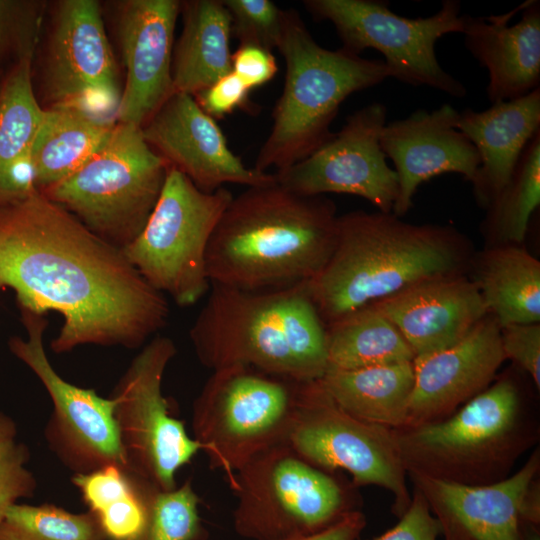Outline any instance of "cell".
<instances>
[{
    "mask_svg": "<svg viewBox=\"0 0 540 540\" xmlns=\"http://www.w3.org/2000/svg\"><path fill=\"white\" fill-rule=\"evenodd\" d=\"M19 308L63 321L56 354L84 345L135 349L161 330L169 305L122 249L90 231L40 190L0 207V290Z\"/></svg>",
    "mask_w": 540,
    "mask_h": 540,
    "instance_id": "1",
    "label": "cell"
},
{
    "mask_svg": "<svg viewBox=\"0 0 540 540\" xmlns=\"http://www.w3.org/2000/svg\"><path fill=\"white\" fill-rule=\"evenodd\" d=\"M337 217L324 195H301L277 182L247 187L233 196L210 238V283L245 291L308 283L332 253Z\"/></svg>",
    "mask_w": 540,
    "mask_h": 540,
    "instance_id": "2",
    "label": "cell"
},
{
    "mask_svg": "<svg viewBox=\"0 0 540 540\" xmlns=\"http://www.w3.org/2000/svg\"><path fill=\"white\" fill-rule=\"evenodd\" d=\"M449 226L411 224L393 213L357 210L337 217L332 253L306 286L328 325L421 282L466 274L473 253Z\"/></svg>",
    "mask_w": 540,
    "mask_h": 540,
    "instance_id": "3",
    "label": "cell"
},
{
    "mask_svg": "<svg viewBox=\"0 0 540 540\" xmlns=\"http://www.w3.org/2000/svg\"><path fill=\"white\" fill-rule=\"evenodd\" d=\"M307 283L272 291L211 284L189 337L212 371L247 366L300 382L328 368L327 331Z\"/></svg>",
    "mask_w": 540,
    "mask_h": 540,
    "instance_id": "4",
    "label": "cell"
},
{
    "mask_svg": "<svg viewBox=\"0 0 540 540\" xmlns=\"http://www.w3.org/2000/svg\"><path fill=\"white\" fill-rule=\"evenodd\" d=\"M539 415L535 396L510 368L449 417L392 431L407 475L481 486L509 477L536 447Z\"/></svg>",
    "mask_w": 540,
    "mask_h": 540,
    "instance_id": "5",
    "label": "cell"
},
{
    "mask_svg": "<svg viewBox=\"0 0 540 540\" xmlns=\"http://www.w3.org/2000/svg\"><path fill=\"white\" fill-rule=\"evenodd\" d=\"M277 49L285 60V81L255 161L260 172L308 157L333 136L330 126L348 96L391 77L383 60L320 46L294 9L285 10Z\"/></svg>",
    "mask_w": 540,
    "mask_h": 540,
    "instance_id": "6",
    "label": "cell"
},
{
    "mask_svg": "<svg viewBox=\"0 0 540 540\" xmlns=\"http://www.w3.org/2000/svg\"><path fill=\"white\" fill-rule=\"evenodd\" d=\"M237 498L234 529L250 540H299L360 510L358 488L288 442L269 448L227 479Z\"/></svg>",
    "mask_w": 540,
    "mask_h": 540,
    "instance_id": "7",
    "label": "cell"
},
{
    "mask_svg": "<svg viewBox=\"0 0 540 540\" xmlns=\"http://www.w3.org/2000/svg\"><path fill=\"white\" fill-rule=\"evenodd\" d=\"M169 164L142 128L116 122L101 148L67 178L41 192L94 234L122 249L143 230Z\"/></svg>",
    "mask_w": 540,
    "mask_h": 540,
    "instance_id": "8",
    "label": "cell"
},
{
    "mask_svg": "<svg viewBox=\"0 0 540 540\" xmlns=\"http://www.w3.org/2000/svg\"><path fill=\"white\" fill-rule=\"evenodd\" d=\"M305 382L247 366L213 371L192 408L193 438L226 479L259 453L287 443Z\"/></svg>",
    "mask_w": 540,
    "mask_h": 540,
    "instance_id": "9",
    "label": "cell"
},
{
    "mask_svg": "<svg viewBox=\"0 0 540 540\" xmlns=\"http://www.w3.org/2000/svg\"><path fill=\"white\" fill-rule=\"evenodd\" d=\"M232 193L221 187L208 193L169 166L147 223L122 251L140 275L181 307L200 301L210 290L206 253L212 233Z\"/></svg>",
    "mask_w": 540,
    "mask_h": 540,
    "instance_id": "10",
    "label": "cell"
},
{
    "mask_svg": "<svg viewBox=\"0 0 540 540\" xmlns=\"http://www.w3.org/2000/svg\"><path fill=\"white\" fill-rule=\"evenodd\" d=\"M317 21L333 24L341 48L355 55L372 48L384 56L391 77L414 87L428 86L450 96H466L465 85L445 71L436 42L449 33H463L465 14L458 0H444L432 16L406 18L383 0H305Z\"/></svg>",
    "mask_w": 540,
    "mask_h": 540,
    "instance_id": "11",
    "label": "cell"
},
{
    "mask_svg": "<svg viewBox=\"0 0 540 540\" xmlns=\"http://www.w3.org/2000/svg\"><path fill=\"white\" fill-rule=\"evenodd\" d=\"M174 341L151 339L132 359L111 395L120 445L129 472L162 490L177 487L176 473L201 451L162 393Z\"/></svg>",
    "mask_w": 540,
    "mask_h": 540,
    "instance_id": "12",
    "label": "cell"
},
{
    "mask_svg": "<svg viewBox=\"0 0 540 540\" xmlns=\"http://www.w3.org/2000/svg\"><path fill=\"white\" fill-rule=\"evenodd\" d=\"M288 444L322 469L347 472L357 488L375 485L389 491L397 517L407 510L412 494L392 429L346 413L319 380L303 385Z\"/></svg>",
    "mask_w": 540,
    "mask_h": 540,
    "instance_id": "13",
    "label": "cell"
},
{
    "mask_svg": "<svg viewBox=\"0 0 540 540\" xmlns=\"http://www.w3.org/2000/svg\"><path fill=\"white\" fill-rule=\"evenodd\" d=\"M19 309L26 337L13 336L8 346L39 379L52 402L53 409L44 428L49 449L73 474L92 472L107 465L127 470L113 400L62 378L44 347L46 315Z\"/></svg>",
    "mask_w": 540,
    "mask_h": 540,
    "instance_id": "14",
    "label": "cell"
},
{
    "mask_svg": "<svg viewBox=\"0 0 540 540\" xmlns=\"http://www.w3.org/2000/svg\"><path fill=\"white\" fill-rule=\"evenodd\" d=\"M386 119L387 108L382 103L374 102L358 109L308 157L273 173L276 182L306 196L327 193L358 196L378 211L392 213L398 196V178L380 145Z\"/></svg>",
    "mask_w": 540,
    "mask_h": 540,
    "instance_id": "15",
    "label": "cell"
},
{
    "mask_svg": "<svg viewBox=\"0 0 540 540\" xmlns=\"http://www.w3.org/2000/svg\"><path fill=\"white\" fill-rule=\"evenodd\" d=\"M53 106L70 107L107 122L116 118L122 92L98 2L59 4L47 61Z\"/></svg>",
    "mask_w": 540,
    "mask_h": 540,
    "instance_id": "16",
    "label": "cell"
},
{
    "mask_svg": "<svg viewBox=\"0 0 540 540\" xmlns=\"http://www.w3.org/2000/svg\"><path fill=\"white\" fill-rule=\"evenodd\" d=\"M142 132L158 155L204 192H214L226 183L255 187L276 182L274 174L245 166L229 148L215 119L191 95L173 93Z\"/></svg>",
    "mask_w": 540,
    "mask_h": 540,
    "instance_id": "17",
    "label": "cell"
},
{
    "mask_svg": "<svg viewBox=\"0 0 540 540\" xmlns=\"http://www.w3.org/2000/svg\"><path fill=\"white\" fill-rule=\"evenodd\" d=\"M500 329L487 314L456 344L414 358V385L404 426L443 420L493 383L506 360Z\"/></svg>",
    "mask_w": 540,
    "mask_h": 540,
    "instance_id": "18",
    "label": "cell"
},
{
    "mask_svg": "<svg viewBox=\"0 0 540 540\" xmlns=\"http://www.w3.org/2000/svg\"><path fill=\"white\" fill-rule=\"evenodd\" d=\"M459 112L446 103L428 112L418 109L404 119L386 123L380 145L392 160L398 178V196L392 213L407 214L418 187L431 178L458 173L473 184L480 156L458 128Z\"/></svg>",
    "mask_w": 540,
    "mask_h": 540,
    "instance_id": "19",
    "label": "cell"
},
{
    "mask_svg": "<svg viewBox=\"0 0 540 540\" xmlns=\"http://www.w3.org/2000/svg\"><path fill=\"white\" fill-rule=\"evenodd\" d=\"M180 11L177 0H128L120 4L126 82L117 122L142 128L173 94V40Z\"/></svg>",
    "mask_w": 540,
    "mask_h": 540,
    "instance_id": "20",
    "label": "cell"
},
{
    "mask_svg": "<svg viewBox=\"0 0 540 540\" xmlns=\"http://www.w3.org/2000/svg\"><path fill=\"white\" fill-rule=\"evenodd\" d=\"M539 472L537 446L517 472L489 485H462L416 474L407 477L440 522L445 540H523V501Z\"/></svg>",
    "mask_w": 540,
    "mask_h": 540,
    "instance_id": "21",
    "label": "cell"
},
{
    "mask_svg": "<svg viewBox=\"0 0 540 540\" xmlns=\"http://www.w3.org/2000/svg\"><path fill=\"white\" fill-rule=\"evenodd\" d=\"M372 305L399 330L415 357L456 344L488 314L466 274L427 280Z\"/></svg>",
    "mask_w": 540,
    "mask_h": 540,
    "instance_id": "22",
    "label": "cell"
},
{
    "mask_svg": "<svg viewBox=\"0 0 540 540\" xmlns=\"http://www.w3.org/2000/svg\"><path fill=\"white\" fill-rule=\"evenodd\" d=\"M464 44L488 71L492 104L520 98L540 87V2L527 0L488 17L465 14Z\"/></svg>",
    "mask_w": 540,
    "mask_h": 540,
    "instance_id": "23",
    "label": "cell"
},
{
    "mask_svg": "<svg viewBox=\"0 0 540 540\" xmlns=\"http://www.w3.org/2000/svg\"><path fill=\"white\" fill-rule=\"evenodd\" d=\"M457 128L473 143L480 167L473 185L478 204L487 208L509 182L519 158L540 131V87L477 112H459Z\"/></svg>",
    "mask_w": 540,
    "mask_h": 540,
    "instance_id": "24",
    "label": "cell"
},
{
    "mask_svg": "<svg viewBox=\"0 0 540 540\" xmlns=\"http://www.w3.org/2000/svg\"><path fill=\"white\" fill-rule=\"evenodd\" d=\"M183 31L173 49V93L195 96L232 71V18L222 0L181 2Z\"/></svg>",
    "mask_w": 540,
    "mask_h": 540,
    "instance_id": "25",
    "label": "cell"
},
{
    "mask_svg": "<svg viewBox=\"0 0 540 540\" xmlns=\"http://www.w3.org/2000/svg\"><path fill=\"white\" fill-rule=\"evenodd\" d=\"M469 270L488 314L500 327L540 322V262L520 245L496 244Z\"/></svg>",
    "mask_w": 540,
    "mask_h": 540,
    "instance_id": "26",
    "label": "cell"
},
{
    "mask_svg": "<svg viewBox=\"0 0 540 540\" xmlns=\"http://www.w3.org/2000/svg\"><path fill=\"white\" fill-rule=\"evenodd\" d=\"M319 381L349 415L389 429L405 425L414 385L413 361L353 370L327 369Z\"/></svg>",
    "mask_w": 540,
    "mask_h": 540,
    "instance_id": "27",
    "label": "cell"
},
{
    "mask_svg": "<svg viewBox=\"0 0 540 540\" xmlns=\"http://www.w3.org/2000/svg\"><path fill=\"white\" fill-rule=\"evenodd\" d=\"M116 122H107L75 108L45 109L31 148L40 191L74 173L110 136Z\"/></svg>",
    "mask_w": 540,
    "mask_h": 540,
    "instance_id": "28",
    "label": "cell"
},
{
    "mask_svg": "<svg viewBox=\"0 0 540 540\" xmlns=\"http://www.w3.org/2000/svg\"><path fill=\"white\" fill-rule=\"evenodd\" d=\"M326 331L327 369L353 370L415 358L399 330L372 304L326 325Z\"/></svg>",
    "mask_w": 540,
    "mask_h": 540,
    "instance_id": "29",
    "label": "cell"
},
{
    "mask_svg": "<svg viewBox=\"0 0 540 540\" xmlns=\"http://www.w3.org/2000/svg\"><path fill=\"white\" fill-rule=\"evenodd\" d=\"M71 482L98 520L106 540H132L140 532L145 506L140 478L128 470L107 465L73 474Z\"/></svg>",
    "mask_w": 540,
    "mask_h": 540,
    "instance_id": "30",
    "label": "cell"
},
{
    "mask_svg": "<svg viewBox=\"0 0 540 540\" xmlns=\"http://www.w3.org/2000/svg\"><path fill=\"white\" fill-rule=\"evenodd\" d=\"M540 205V131L524 148L498 198L486 209L483 229L493 244L520 245Z\"/></svg>",
    "mask_w": 540,
    "mask_h": 540,
    "instance_id": "31",
    "label": "cell"
},
{
    "mask_svg": "<svg viewBox=\"0 0 540 540\" xmlns=\"http://www.w3.org/2000/svg\"><path fill=\"white\" fill-rule=\"evenodd\" d=\"M32 58L30 43L0 86V169L31 151L44 119L32 87Z\"/></svg>",
    "mask_w": 540,
    "mask_h": 540,
    "instance_id": "32",
    "label": "cell"
},
{
    "mask_svg": "<svg viewBox=\"0 0 540 540\" xmlns=\"http://www.w3.org/2000/svg\"><path fill=\"white\" fill-rule=\"evenodd\" d=\"M139 478L145 517L132 540H208L199 516V497L190 478L172 490H162Z\"/></svg>",
    "mask_w": 540,
    "mask_h": 540,
    "instance_id": "33",
    "label": "cell"
},
{
    "mask_svg": "<svg viewBox=\"0 0 540 540\" xmlns=\"http://www.w3.org/2000/svg\"><path fill=\"white\" fill-rule=\"evenodd\" d=\"M0 540H106L95 515L51 503L14 504L0 523Z\"/></svg>",
    "mask_w": 540,
    "mask_h": 540,
    "instance_id": "34",
    "label": "cell"
},
{
    "mask_svg": "<svg viewBox=\"0 0 540 540\" xmlns=\"http://www.w3.org/2000/svg\"><path fill=\"white\" fill-rule=\"evenodd\" d=\"M232 18V33L240 45L272 51L278 47L285 10L271 0H222Z\"/></svg>",
    "mask_w": 540,
    "mask_h": 540,
    "instance_id": "35",
    "label": "cell"
},
{
    "mask_svg": "<svg viewBox=\"0 0 540 540\" xmlns=\"http://www.w3.org/2000/svg\"><path fill=\"white\" fill-rule=\"evenodd\" d=\"M29 447L12 442L0 451V523L8 509L19 499L30 498L37 489L33 473L26 467Z\"/></svg>",
    "mask_w": 540,
    "mask_h": 540,
    "instance_id": "36",
    "label": "cell"
},
{
    "mask_svg": "<svg viewBox=\"0 0 540 540\" xmlns=\"http://www.w3.org/2000/svg\"><path fill=\"white\" fill-rule=\"evenodd\" d=\"M501 347L506 359L529 376L540 390V323L511 324L500 329Z\"/></svg>",
    "mask_w": 540,
    "mask_h": 540,
    "instance_id": "37",
    "label": "cell"
},
{
    "mask_svg": "<svg viewBox=\"0 0 540 540\" xmlns=\"http://www.w3.org/2000/svg\"><path fill=\"white\" fill-rule=\"evenodd\" d=\"M440 535V522L424 496L413 487L411 502L397 524L373 540H437Z\"/></svg>",
    "mask_w": 540,
    "mask_h": 540,
    "instance_id": "38",
    "label": "cell"
},
{
    "mask_svg": "<svg viewBox=\"0 0 540 540\" xmlns=\"http://www.w3.org/2000/svg\"><path fill=\"white\" fill-rule=\"evenodd\" d=\"M249 91L246 84L231 71L193 97L206 114L220 119L246 106Z\"/></svg>",
    "mask_w": 540,
    "mask_h": 540,
    "instance_id": "39",
    "label": "cell"
},
{
    "mask_svg": "<svg viewBox=\"0 0 540 540\" xmlns=\"http://www.w3.org/2000/svg\"><path fill=\"white\" fill-rule=\"evenodd\" d=\"M231 65L250 90L272 80L278 70L272 51L256 45H239L232 54Z\"/></svg>",
    "mask_w": 540,
    "mask_h": 540,
    "instance_id": "40",
    "label": "cell"
},
{
    "mask_svg": "<svg viewBox=\"0 0 540 540\" xmlns=\"http://www.w3.org/2000/svg\"><path fill=\"white\" fill-rule=\"evenodd\" d=\"M37 190L31 151L0 169V207L23 200Z\"/></svg>",
    "mask_w": 540,
    "mask_h": 540,
    "instance_id": "41",
    "label": "cell"
},
{
    "mask_svg": "<svg viewBox=\"0 0 540 540\" xmlns=\"http://www.w3.org/2000/svg\"><path fill=\"white\" fill-rule=\"evenodd\" d=\"M366 522L365 515L358 510L331 527L299 540H358Z\"/></svg>",
    "mask_w": 540,
    "mask_h": 540,
    "instance_id": "42",
    "label": "cell"
},
{
    "mask_svg": "<svg viewBox=\"0 0 540 540\" xmlns=\"http://www.w3.org/2000/svg\"><path fill=\"white\" fill-rule=\"evenodd\" d=\"M20 6L19 2L0 0V50L6 46L10 38L16 12Z\"/></svg>",
    "mask_w": 540,
    "mask_h": 540,
    "instance_id": "43",
    "label": "cell"
},
{
    "mask_svg": "<svg viewBox=\"0 0 540 540\" xmlns=\"http://www.w3.org/2000/svg\"><path fill=\"white\" fill-rule=\"evenodd\" d=\"M17 426L15 421L0 408V451L16 441Z\"/></svg>",
    "mask_w": 540,
    "mask_h": 540,
    "instance_id": "44",
    "label": "cell"
},
{
    "mask_svg": "<svg viewBox=\"0 0 540 540\" xmlns=\"http://www.w3.org/2000/svg\"><path fill=\"white\" fill-rule=\"evenodd\" d=\"M523 540H540L539 526L532 525V524H524Z\"/></svg>",
    "mask_w": 540,
    "mask_h": 540,
    "instance_id": "45",
    "label": "cell"
},
{
    "mask_svg": "<svg viewBox=\"0 0 540 540\" xmlns=\"http://www.w3.org/2000/svg\"><path fill=\"white\" fill-rule=\"evenodd\" d=\"M446 540H461V539H446Z\"/></svg>",
    "mask_w": 540,
    "mask_h": 540,
    "instance_id": "46",
    "label": "cell"
}]
</instances>
